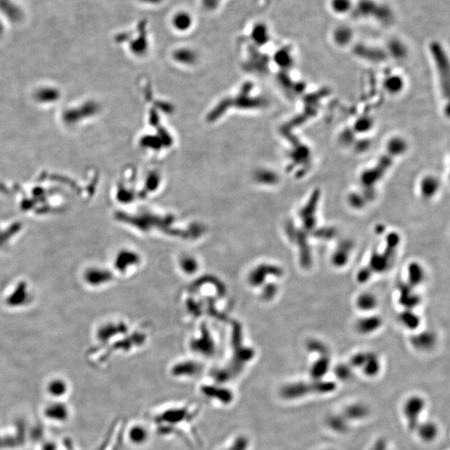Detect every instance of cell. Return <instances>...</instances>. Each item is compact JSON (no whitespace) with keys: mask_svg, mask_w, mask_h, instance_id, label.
Segmentation results:
<instances>
[{"mask_svg":"<svg viewBox=\"0 0 450 450\" xmlns=\"http://www.w3.org/2000/svg\"><path fill=\"white\" fill-rule=\"evenodd\" d=\"M250 445L251 443L249 437L244 434H238L219 450H249Z\"/></svg>","mask_w":450,"mask_h":450,"instance_id":"4fadbf2b","label":"cell"},{"mask_svg":"<svg viewBox=\"0 0 450 450\" xmlns=\"http://www.w3.org/2000/svg\"><path fill=\"white\" fill-rule=\"evenodd\" d=\"M201 393L204 398L222 406H229L235 401L232 391L220 386H203Z\"/></svg>","mask_w":450,"mask_h":450,"instance_id":"277c9868","label":"cell"},{"mask_svg":"<svg viewBox=\"0 0 450 450\" xmlns=\"http://www.w3.org/2000/svg\"><path fill=\"white\" fill-rule=\"evenodd\" d=\"M356 305L363 311H371L376 307V297L369 293H363L357 299Z\"/></svg>","mask_w":450,"mask_h":450,"instance_id":"e0dca14e","label":"cell"},{"mask_svg":"<svg viewBox=\"0 0 450 450\" xmlns=\"http://www.w3.org/2000/svg\"><path fill=\"white\" fill-rule=\"evenodd\" d=\"M354 53L358 56L364 58L366 60H384L386 56L385 52L380 48L366 44H358L354 48Z\"/></svg>","mask_w":450,"mask_h":450,"instance_id":"30bf717a","label":"cell"},{"mask_svg":"<svg viewBox=\"0 0 450 450\" xmlns=\"http://www.w3.org/2000/svg\"><path fill=\"white\" fill-rule=\"evenodd\" d=\"M401 319H402L403 323H405V325L408 327V328H413V327H416L419 324L418 318L415 315H413L412 313L403 314Z\"/></svg>","mask_w":450,"mask_h":450,"instance_id":"603a6c76","label":"cell"},{"mask_svg":"<svg viewBox=\"0 0 450 450\" xmlns=\"http://www.w3.org/2000/svg\"><path fill=\"white\" fill-rule=\"evenodd\" d=\"M380 324L381 321L380 319L373 316L361 319L359 323H357V328L362 334H371L372 332L375 331L380 328Z\"/></svg>","mask_w":450,"mask_h":450,"instance_id":"5bb4252c","label":"cell"},{"mask_svg":"<svg viewBox=\"0 0 450 450\" xmlns=\"http://www.w3.org/2000/svg\"><path fill=\"white\" fill-rule=\"evenodd\" d=\"M388 51L395 59H403L406 56L408 49L401 40H392L388 43Z\"/></svg>","mask_w":450,"mask_h":450,"instance_id":"d6986e66","label":"cell"},{"mask_svg":"<svg viewBox=\"0 0 450 450\" xmlns=\"http://www.w3.org/2000/svg\"><path fill=\"white\" fill-rule=\"evenodd\" d=\"M408 282L411 285H418L425 279V270L418 263H411L408 268Z\"/></svg>","mask_w":450,"mask_h":450,"instance_id":"9a60e30c","label":"cell"},{"mask_svg":"<svg viewBox=\"0 0 450 450\" xmlns=\"http://www.w3.org/2000/svg\"><path fill=\"white\" fill-rule=\"evenodd\" d=\"M193 19L190 13L185 10L176 12L171 19V24L176 31L185 32L191 28Z\"/></svg>","mask_w":450,"mask_h":450,"instance_id":"9c48e42d","label":"cell"},{"mask_svg":"<svg viewBox=\"0 0 450 450\" xmlns=\"http://www.w3.org/2000/svg\"><path fill=\"white\" fill-rule=\"evenodd\" d=\"M430 50L433 61L435 63L438 70H439L440 83H441L442 89L449 94V60L448 56L445 53V49L443 48L441 44L439 42H432L430 44Z\"/></svg>","mask_w":450,"mask_h":450,"instance_id":"7a4b0ae2","label":"cell"},{"mask_svg":"<svg viewBox=\"0 0 450 450\" xmlns=\"http://www.w3.org/2000/svg\"><path fill=\"white\" fill-rule=\"evenodd\" d=\"M67 385L61 380H52L47 386V392L54 398H61L67 393Z\"/></svg>","mask_w":450,"mask_h":450,"instance_id":"ffe728a7","label":"cell"},{"mask_svg":"<svg viewBox=\"0 0 450 450\" xmlns=\"http://www.w3.org/2000/svg\"><path fill=\"white\" fill-rule=\"evenodd\" d=\"M387 87H388V89L389 92H397L399 90V88H400V82H399V80L398 78H390L389 80L387 81Z\"/></svg>","mask_w":450,"mask_h":450,"instance_id":"cb8c5ba5","label":"cell"},{"mask_svg":"<svg viewBox=\"0 0 450 450\" xmlns=\"http://www.w3.org/2000/svg\"><path fill=\"white\" fill-rule=\"evenodd\" d=\"M380 3L375 0H359L354 6L353 11L359 19H374Z\"/></svg>","mask_w":450,"mask_h":450,"instance_id":"52a82bcc","label":"cell"},{"mask_svg":"<svg viewBox=\"0 0 450 450\" xmlns=\"http://www.w3.org/2000/svg\"><path fill=\"white\" fill-rule=\"evenodd\" d=\"M360 413H361L363 416H365L367 413V408H364V406L361 404H356V405H349L347 407L343 417L348 418L349 419H362Z\"/></svg>","mask_w":450,"mask_h":450,"instance_id":"7402d4cb","label":"cell"},{"mask_svg":"<svg viewBox=\"0 0 450 450\" xmlns=\"http://www.w3.org/2000/svg\"><path fill=\"white\" fill-rule=\"evenodd\" d=\"M127 439L134 447H143L150 442V429L144 424H133L128 429Z\"/></svg>","mask_w":450,"mask_h":450,"instance_id":"8992f818","label":"cell"},{"mask_svg":"<svg viewBox=\"0 0 450 450\" xmlns=\"http://www.w3.org/2000/svg\"><path fill=\"white\" fill-rule=\"evenodd\" d=\"M353 0H330L329 8L331 11L336 15H346L350 14L354 9Z\"/></svg>","mask_w":450,"mask_h":450,"instance_id":"7c38bea8","label":"cell"},{"mask_svg":"<svg viewBox=\"0 0 450 450\" xmlns=\"http://www.w3.org/2000/svg\"><path fill=\"white\" fill-rule=\"evenodd\" d=\"M352 364L362 369L363 374L371 378L378 375L380 371V362L379 359L373 354L360 353L352 359Z\"/></svg>","mask_w":450,"mask_h":450,"instance_id":"3957f363","label":"cell"},{"mask_svg":"<svg viewBox=\"0 0 450 450\" xmlns=\"http://www.w3.org/2000/svg\"><path fill=\"white\" fill-rule=\"evenodd\" d=\"M439 188V182L433 177H428L423 179L420 184V191L425 198H430L436 193Z\"/></svg>","mask_w":450,"mask_h":450,"instance_id":"ac0fdd59","label":"cell"},{"mask_svg":"<svg viewBox=\"0 0 450 450\" xmlns=\"http://www.w3.org/2000/svg\"></svg>","mask_w":450,"mask_h":450,"instance_id":"484cf974","label":"cell"},{"mask_svg":"<svg viewBox=\"0 0 450 450\" xmlns=\"http://www.w3.org/2000/svg\"><path fill=\"white\" fill-rule=\"evenodd\" d=\"M374 20L384 24L391 23L394 20V12L389 6L380 3L374 14Z\"/></svg>","mask_w":450,"mask_h":450,"instance_id":"2e32d148","label":"cell"},{"mask_svg":"<svg viewBox=\"0 0 450 450\" xmlns=\"http://www.w3.org/2000/svg\"><path fill=\"white\" fill-rule=\"evenodd\" d=\"M139 3H142L145 5L156 6L159 5L164 2V0H138Z\"/></svg>","mask_w":450,"mask_h":450,"instance_id":"d4e9b609","label":"cell"},{"mask_svg":"<svg viewBox=\"0 0 450 450\" xmlns=\"http://www.w3.org/2000/svg\"><path fill=\"white\" fill-rule=\"evenodd\" d=\"M45 415L54 421H65L68 417V409L63 403H52L45 408Z\"/></svg>","mask_w":450,"mask_h":450,"instance_id":"8fae6325","label":"cell"},{"mask_svg":"<svg viewBox=\"0 0 450 450\" xmlns=\"http://www.w3.org/2000/svg\"><path fill=\"white\" fill-rule=\"evenodd\" d=\"M426 408L427 400L421 394H411L404 400L401 413L408 429L413 431L418 424L422 421Z\"/></svg>","mask_w":450,"mask_h":450,"instance_id":"6da1fadb","label":"cell"},{"mask_svg":"<svg viewBox=\"0 0 450 450\" xmlns=\"http://www.w3.org/2000/svg\"><path fill=\"white\" fill-rule=\"evenodd\" d=\"M413 433L417 438L424 444H432L439 438L440 429L436 422L433 420H424L418 424Z\"/></svg>","mask_w":450,"mask_h":450,"instance_id":"5b68a950","label":"cell"},{"mask_svg":"<svg viewBox=\"0 0 450 450\" xmlns=\"http://www.w3.org/2000/svg\"><path fill=\"white\" fill-rule=\"evenodd\" d=\"M252 36L254 40L258 43H263L269 40V29L263 23H258L253 28Z\"/></svg>","mask_w":450,"mask_h":450,"instance_id":"44dd1931","label":"cell"},{"mask_svg":"<svg viewBox=\"0 0 450 450\" xmlns=\"http://www.w3.org/2000/svg\"><path fill=\"white\" fill-rule=\"evenodd\" d=\"M332 39L334 43L340 47H345L348 45L354 39L353 28L347 24L335 27L332 33Z\"/></svg>","mask_w":450,"mask_h":450,"instance_id":"ba28073f","label":"cell"}]
</instances>
